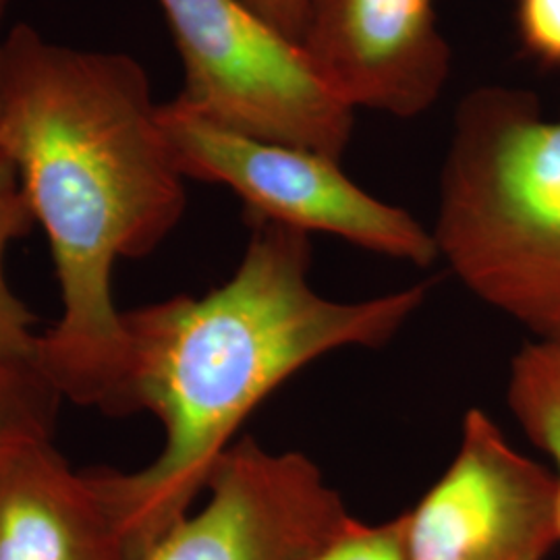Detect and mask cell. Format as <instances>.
<instances>
[{
    "mask_svg": "<svg viewBox=\"0 0 560 560\" xmlns=\"http://www.w3.org/2000/svg\"><path fill=\"white\" fill-rule=\"evenodd\" d=\"M2 143L50 245L60 316L40 335L60 399L120 416L125 314L115 266L154 252L185 212V175L140 60L18 25L0 38Z\"/></svg>",
    "mask_w": 560,
    "mask_h": 560,
    "instance_id": "1",
    "label": "cell"
},
{
    "mask_svg": "<svg viewBox=\"0 0 560 560\" xmlns=\"http://www.w3.org/2000/svg\"><path fill=\"white\" fill-rule=\"evenodd\" d=\"M233 277L201 298L125 314L122 416L161 421V453L138 471H92L129 560H140L206 492L243 421L307 363L393 339L428 295L420 282L381 298L328 300L310 282L307 233L249 217Z\"/></svg>",
    "mask_w": 560,
    "mask_h": 560,
    "instance_id": "2",
    "label": "cell"
},
{
    "mask_svg": "<svg viewBox=\"0 0 560 560\" xmlns=\"http://www.w3.org/2000/svg\"><path fill=\"white\" fill-rule=\"evenodd\" d=\"M432 235L476 298L560 339V120L538 96L481 85L460 101Z\"/></svg>",
    "mask_w": 560,
    "mask_h": 560,
    "instance_id": "3",
    "label": "cell"
},
{
    "mask_svg": "<svg viewBox=\"0 0 560 560\" xmlns=\"http://www.w3.org/2000/svg\"><path fill=\"white\" fill-rule=\"evenodd\" d=\"M183 62L180 108L256 140L340 161L355 129L301 42L245 0H159Z\"/></svg>",
    "mask_w": 560,
    "mask_h": 560,
    "instance_id": "4",
    "label": "cell"
},
{
    "mask_svg": "<svg viewBox=\"0 0 560 560\" xmlns=\"http://www.w3.org/2000/svg\"><path fill=\"white\" fill-rule=\"evenodd\" d=\"M161 120L185 179L233 189L249 217L326 233L421 268L441 258L421 222L361 189L330 156L222 129L177 102L161 104Z\"/></svg>",
    "mask_w": 560,
    "mask_h": 560,
    "instance_id": "5",
    "label": "cell"
},
{
    "mask_svg": "<svg viewBox=\"0 0 560 560\" xmlns=\"http://www.w3.org/2000/svg\"><path fill=\"white\" fill-rule=\"evenodd\" d=\"M400 515L409 560H546L560 541L559 478L469 409L457 457Z\"/></svg>",
    "mask_w": 560,
    "mask_h": 560,
    "instance_id": "6",
    "label": "cell"
},
{
    "mask_svg": "<svg viewBox=\"0 0 560 560\" xmlns=\"http://www.w3.org/2000/svg\"><path fill=\"white\" fill-rule=\"evenodd\" d=\"M206 494L140 560H310L351 520L314 460L254 439L222 455Z\"/></svg>",
    "mask_w": 560,
    "mask_h": 560,
    "instance_id": "7",
    "label": "cell"
},
{
    "mask_svg": "<svg viewBox=\"0 0 560 560\" xmlns=\"http://www.w3.org/2000/svg\"><path fill=\"white\" fill-rule=\"evenodd\" d=\"M301 46L342 104L397 119L428 113L453 69L436 0H310Z\"/></svg>",
    "mask_w": 560,
    "mask_h": 560,
    "instance_id": "8",
    "label": "cell"
},
{
    "mask_svg": "<svg viewBox=\"0 0 560 560\" xmlns=\"http://www.w3.org/2000/svg\"><path fill=\"white\" fill-rule=\"evenodd\" d=\"M0 560H129L92 471H75L52 434L0 465Z\"/></svg>",
    "mask_w": 560,
    "mask_h": 560,
    "instance_id": "9",
    "label": "cell"
},
{
    "mask_svg": "<svg viewBox=\"0 0 560 560\" xmlns=\"http://www.w3.org/2000/svg\"><path fill=\"white\" fill-rule=\"evenodd\" d=\"M509 407L527 439L557 467L560 525V339L534 340L515 355Z\"/></svg>",
    "mask_w": 560,
    "mask_h": 560,
    "instance_id": "10",
    "label": "cell"
},
{
    "mask_svg": "<svg viewBox=\"0 0 560 560\" xmlns=\"http://www.w3.org/2000/svg\"><path fill=\"white\" fill-rule=\"evenodd\" d=\"M60 400L40 368L0 361V465L21 442L52 434Z\"/></svg>",
    "mask_w": 560,
    "mask_h": 560,
    "instance_id": "11",
    "label": "cell"
},
{
    "mask_svg": "<svg viewBox=\"0 0 560 560\" xmlns=\"http://www.w3.org/2000/svg\"><path fill=\"white\" fill-rule=\"evenodd\" d=\"M36 219L20 189L0 194V361L36 365L40 358V335L36 316L13 293L4 275V256L13 241L25 237Z\"/></svg>",
    "mask_w": 560,
    "mask_h": 560,
    "instance_id": "12",
    "label": "cell"
},
{
    "mask_svg": "<svg viewBox=\"0 0 560 560\" xmlns=\"http://www.w3.org/2000/svg\"><path fill=\"white\" fill-rule=\"evenodd\" d=\"M310 560H409L402 515L378 525L351 517Z\"/></svg>",
    "mask_w": 560,
    "mask_h": 560,
    "instance_id": "13",
    "label": "cell"
},
{
    "mask_svg": "<svg viewBox=\"0 0 560 560\" xmlns=\"http://www.w3.org/2000/svg\"><path fill=\"white\" fill-rule=\"evenodd\" d=\"M515 23L525 52L560 69V0H515Z\"/></svg>",
    "mask_w": 560,
    "mask_h": 560,
    "instance_id": "14",
    "label": "cell"
},
{
    "mask_svg": "<svg viewBox=\"0 0 560 560\" xmlns=\"http://www.w3.org/2000/svg\"><path fill=\"white\" fill-rule=\"evenodd\" d=\"M256 13L279 27L289 38L301 42L307 21L310 0H245Z\"/></svg>",
    "mask_w": 560,
    "mask_h": 560,
    "instance_id": "15",
    "label": "cell"
},
{
    "mask_svg": "<svg viewBox=\"0 0 560 560\" xmlns=\"http://www.w3.org/2000/svg\"><path fill=\"white\" fill-rule=\"evenodd\" d=\"M20 189L18 171L9 159L4 143H2V59H0V194L2 191H15Z\"/></svg>",
    "mask_w": 560,
    "mask_h": 560,
    "instance_id": "16",
    "label": "cell"
},
{
    "mask_svg": "<svg viewBox=\"0 0 560 560\" xmlns=\"http://www.w3.org/2000/svg\"><path fill=\"white\" fill-rule=\"evenodd\" d=\"M7 2H9V0H0V25H2L4 13H7Z\"/></svg>",
    "mask_w": 560,
    "mask_h": 560,
    "instance_id": "17",
    "label": "cell"
}]
</instances>
